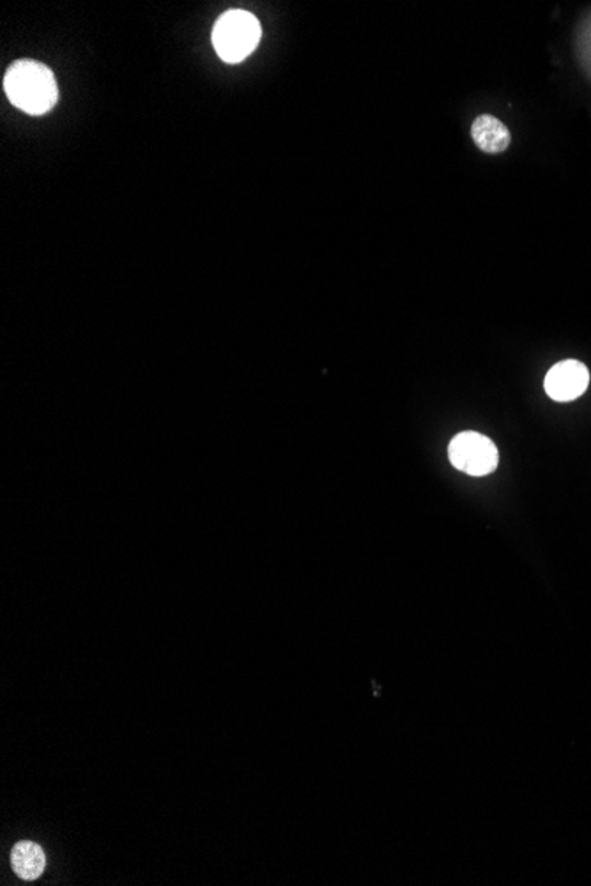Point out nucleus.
<instances>
[{"label": "nucleus", "instance_id": "nucleus-1", "mask_svg": "<svg viewBox=\"0 0 591 886\" xmlns=\"http://www.w3.org/2000/svg\"><path fill=\"white\" fill-rule=\"evenodd\" d=\"M5 96L11 105L28 116H43L59 100L57 80L48 66L37 60H16L4 77Z\"/></svg>", "mask_w": 591, "mask_h": 886}, {"label": "nucleus", "instance_id": "nucleus-2", "mask_svg": "<svg viewBox=\"0 0 591 886\" xmlns=\"http://www.w3.org/2000/svg\"><path fill=\"white\" fill-rule=\"evenodd\" d=\"M260 42V24L254 14L231 10L218 19L213 28V47L218 57L229 65H237L254 54Z\"/></svg>", "mask_w": 591, "mask_h": 886}, {"label": "nucleus", "instance_id": "nucleus-3", "mask_svg": "<svg viewBox=\"0 0 591 886\" xmlns=\"http://www.w3.org/2000/svg\"><path fill=\"white\" fill-rule=\"evenodd\" d=\"M452 466L470 476H487L498 467V448L478 432H461L449 446Z\"/></svg>", "mask_w": 591, "mask_h": 886}, {"label": "nucleus", "instance_id": "nucleus-4", "mask_svg": "<svg viewBox=\"0 0 591 886\" xmlns=\"http://www.w3.org/2000/svg\"><path fill=\"white\" fill-rule=\"evenodd\" d=\"M590 384V372L587 365L578 360H565L556 363L545 375V393L556 403H572L587 392Z\"/></svg>", "mask_w": 591, "mask_h": 886}, {"label": "nucleus", "instance_id": "nucleus-5", "mask_svg": "<svg viewBox=\"0 0 591 886\" xmlns=\"http://www.w3.org/2000/svg\"><path fill=\"white\" fill-rule=\"evenodd\" d=\"M473 142L476 148L487 154L505 153L509 149L512 137L507 126L495 116H478L472 126Z\"/></svg>", "mask_w": 591, "mask_h": 886}, {"label": "nucleus", "instance_id": "nucleus-6", "mask_svg": "<svg viewBox=\"0 0 591 886\" xmlns=\"http://www.w3.org/2000/svg\"><path fill=\"white\" fill-rule=\"evenodd\" d=\"M11 863H13L14 873L19 874L22 879L33 882L36 877L42 876L47 865V856L45 851L34 842H19L14 846L13 853H11Z\"/></svg>", "mask_w": 591, "mask_h": 886}]
</instances>
